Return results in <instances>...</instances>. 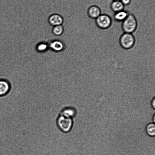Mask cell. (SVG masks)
<instances>
[{
    "label": "cell",
    "instance_id": "6",
    "mask_svg": "<svg viewBox=\"0 0 155 155\" xmlns=\"http://www.w3.org/2000/svg\"><path fill=\"white\" fill-rule=\"evenodd\" d=\"M87 14L88 17L92 19H96L101 13L100 8L95 5H92L88 8Z\"/></svg>",
    "mask_w": 155,
    "mask_h": 155
},
{
    "label": "cell",
    "instance_id": "5",
    "mask_svg": "<svg viewBox=\"0 0 155 155\" xmlns=\"http://www.w3.org/2000/svg\"><path fill=\"white\" fill-rule=\"evenodd\" d=\"M11 89V84L9 81L5 79H0V97L7 95Z\"/></svg>",
    "mask_w": 155,
    "mask_h": 155
},
{
    "label": "cell",
    "instance_id": "2",
    "mask_svg": "<svg viewBox=\"0 0 155 155\" xmlns=\"http://www.w3.org/2000/svg\"><path fill=\"white\" fill-rule=\"evenodd\" d=\"M135 42V39L133 34L123 32L120 38V44L124 49H131L134 46Z\"/></svg>",
    "mask_w": 155,
    "mask_h": 155
},
{
    "label": "cell",
    "instance_id": "9",
    "mask_svg": "<svg viewBox=\"0 0 155 155\" xmlns=\"http://www.w3.org/2000/svg\"><path fill=\"white\" fill-rule=\"evenodd\" d=\"M110 7L111 10L114 13L124 10V7L120 1H112Z\"/></svg>",
    "mask_w": 155,
    "mask_h": 155
},
{
    "label": "cell",
    "instance_id": "18",
    "mask_svg": "<svg viewBox=\"0 0 155 155\" xmlns=\"http://www.w3.org/2000/svg\"><path fill=\"white\" fill-rule=\"evenodd\" d=\"M112 1H120V0H112Z\"/></svg>",
    "mask_w": 155,
    "mask_h": 155
},
{
    "label": "cell",
    "instance_id": "3",
    "mask_svg": "<svg viewBox=\"0 0 155 155\" xmlns=\"http://www.w3.org/2000/svg\"><path fill=\"white\" fill-rule=\"evenodd\" d=\"M57 124L61 131L64 133H68L72 129L73 121L72 118L61 114L57 119Z\"/></svg>",
    "mask_w": 155,
    "mask_h": 155
},
{
    "label": "cell",
    "instance_id": "10",
    "mask_svg": "<svg viewBox=\"0 0 155 155\" xmlns=\"http://www.w3.org/2000/svg\"><path fill=\"white\" fill-rule=\"evenodd\" d=\"M145 131L149 136L154 137L155 136V124L153 122L148 123L146 126Z\"/></svg>",
    "mask_w": 155,
    "mask_h": 155
},
{
    "label": "cell",
    "instance_id": "16",
    "mask_svg": "<svg viewBox=\"0 0 155 155\" xmlns=\"http://www.w3.org/2000/svg\"><path fill=\"white\" fill-rule=\"evenodd\" d=\"M150 105L151 107L153 109H155V97H153L152 99L150 101Z\"/></svg>",
    "mask_w": 155,
    "mask_h": 155
},
{
    "label": "cell",
    "instance_id": "1",
    "mask_svg": "<svg viewBox=\"0 0 155 155\" xmlns=\"http://www.w3.org/2000/svg\"><path fill=\"white\" fill-rule=\"evenodd\" d=\"M138 23L135 16L129 13L126 18L122 22L121 29L124 32L133 34L137 29Z\"/></svg>",
    "mask_w": 155,
    "mask_h": 155
},
{
    "label": "cell",
    "instance_id": "7",
    "mask_svg": "<svg viewBox=\"0 0 155 155\" xmlns=\"http://www.w3.org/2000/svg\"><path fill=\"white\" fill-rule=\"evenodd\" d=\"M48 22L50 25L54 26L62 25L64 19L62 16L58 14L51 15L48 18Z\"/></svg>",
    "mask_w": 155,
    "mask_h": 155
},
{
    "label": "cell",
    "instance_id": "14",
    "mask_svg": "<svg viewBox=\"0 0 155 155\" xmlns=\"http://www.w3.org/2000/svg\"><path fill=\"white\" fill-rule=\"evenodd\" d=\"M48 47L47 45L45 43H42L39 44L37 48L39 51H45Z\"/></svg>",
    "mask_w": 155,
    "mask_h": 155
},
{
    "label": "cell",
    "instance_id": "11",
    "mask_svg": "<svg viewBox=\"0 0 155 155\" xmlns=\"http://www.w3.org/2000/svg\"><path fill=\"white\" fill-rule=\"evenodd\" d=\"M76 114L75 110L72 107H68L64 108L61 113L64 115L72 118Z\"/></svg>",
    "mask_w": 155,
    "mask_h": 155
},
{
    "label": "cell",
    "instance_id": "13",
    "mask_svg": "<svg viewBox=\"0 0 155 155\" xmlns=\"http://www.w3.org/2000/svg\"><path fill=\"white\" fill-rule=\"evenodd\" d=\"M64 31V27L62 25L53 26L52 32L55 36H60L62 35Z\"/></svg>",
    "mask_w": 155,
    "mask_h": 155
},
{
    "label": "cell",
    "instance_id": "4",
    "mask_svg": "<svg viewBox=\"0 0 155 155\" xmlns=\"http://www.w3.org/2000/svg\"><path fill=\"white\" fill-rule=\"evenodd\" d=\"M112 21L111 17L108 15L101 14L95 19V23L99 28L102 30L107 29L112 24Z\"/></svg>",
    "mask_w": 155,
    "mask_h": 155
},
{
    "label": "cell",
    "instance_id": "8",
    "mask_svg": "<svg viewBox=\"0 0 155 155\" xmlns=\"http://www.w3.org/2000/svg\"><path fill=\"white\" fill-rule=\"evenodd\" d=\"M129 14L128 12L123 10L114 13L113 18L117 21L122 22L126 18Z\"/></svg>",
    "mask_w": 155,
    "mask_h": 155
},
{
    "label": "cell",
    "instance_id": "17",
    "mask_svg": "<svg viewBox=\"0 0 155 155\" xmlns=\"http://www.w3.org/2000/svg\"><path fill=\"white\" fill-rule=\"evenodd\" d=\"M152 122L155 123V114H154L153 115L152 117Z\"/></svg>",
    "mask_w": 155,
    "mask_h": 155
},
{
    "label": "cell",
    "instance_id": "15",
    "mask_svg": "<svg viewBox=\"0 0 155 155\" xmlns=\"http://www.w3.org/2000/svg\"><path fill=\"white\" fill-rule=\"evenodd\" d=\"M120 1L124 6L129 5L131 1V0H120Z\"/></svg>",
    "mask_w": 155,
    "mask_h": 155
},
{
    "label": "cell",
    "instance_id": "12",
    "mask_svg": "<svg viewBox=\"0 0 155 155\" xmlns=\"http://www.w3.org/2000/svg\"><path fill=\"white\" fill-rule=\"evenodd\" d=\"M51 48L54 51H59L62 49L63 45L60 40H55L50 45Z\"/></svg>",
    "mask_w": 155,
    "mask_h": 155
}]
</instances>
